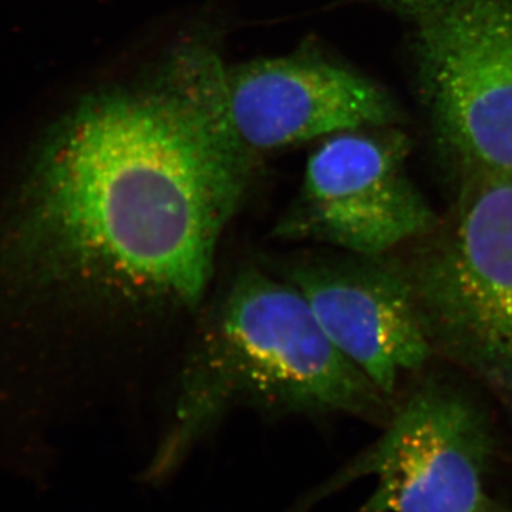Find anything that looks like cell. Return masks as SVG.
I'll return each mask as SVG.
<instances>
[{
	"label": "cell",
	"instance_id": "277c9868",
	"mask_svg": "<svg viewBox=\"0 0 512 512\" xmlns=\"http://www.w3.org/2000/svg\"><path fill=\"white\" fill-rule=\"evenodd\" d=\"M375 443L286 512H306L362 478L375 481L356 512H477L488 500L497 431L487 403L464 380L427 375Z\"/></svg>",
	"mask_w": 512,
	"mask_h": 512
},
{
	"label": "cell",
	"instance_id": "30bf717a",
	"mask_svg": "<svg viewBox=\"0 0 512 512\" xmlns=\"http://www.w3.org/2000/svg\"><path fill=\"white\" fill-rule=\"evenodd\" d=\"M477 512H512L511 508L505 507V505L497 503L494 500H488Z\"/></svg>",
	"mask_w": 512,
	"mask_h": 512
},
{
	"label": "cell",
	"instance_id": "52a82bcc",
	"mask_svg": "<svg viewBox=\"0 0 512 512\" xmlns=\"http://www.w3.org/2000/svg\"><path fill=\"white\" fill-rule=\"evenodd\" d=\"M278 274L302 292L336 348L389 399L397 400L404 377L436 357L409 285L386 256L323 248L289 259Z\"/></svg>",
	"mask_w": 512,
	"mask_h": 512
},
{
	"label": "cell",
	"instance_id": "6da1fadb",
	"mask_svg": "<svg viewBox=\"0 0 512 512\" xmlns=\"http://www.w3.org/2000/svg\"><path fill=\"white\" fill-rule=\"evenodd\" d=\"M225 79L211 43L185 40L64 117L0 217V329L120 365L194 328L259 160Z\"/></svg>",
	"mask_w": 512,
	"mask_h": 512
},
{
	"label": "cell",
	"instance_id": "3957f363",
	"mask_svg": "<svg viewBox=\"0 0 512 512\" xmlns=\"http://www.w3.org/2000/svg\"><path fill=\"white\" fill-rule=\"evenodd\" d=\"M434 356L512 404V175L463 171L448 210L384 255Z\"/></svg>",
	"mask_w": 512,
	"mask_h": 512
},
{
	"label": "cell",
	"instance_id": "7a4b0ae2",
	"mask_svg": "<svg viewBox=\"0 0 512 512\" xmlns=\"http://www.w3.org/2000/svg\"><path fill=\"white\" fill-rule=\"evenodd\" d=\"M394 404L336 348L295 285L245 266L208 299L191 330L170 421L144 480H167L237 409L345 414L383 426Z\"/></svg>",
	"mask_w": 512,
	"mask_h": 512
},
{
	"label": "cell",
	"instance_id": "5b68a950",
	"mask_svg": "<svg viewBox=\"0 0 512 512\" xmlns=\"http://www.w3.org/2000/svg\"><path fill=\"white\" fill-rule=\"evenodd\" d=\"M421 90L458 173L512 175V0H453L417 16Z\"/></svg>",
	"mask_w": 512,
	"mask_h": 512
},
{
	"label": "cell",
	"instance_id": "9c48e42d",
	"mask_svg": "<svg viewBox=\"0 0 512 512\" xmlns=\"http://www.w3.org/2000/svg\"><path fill=\"white\" fill-rule=\"evenodd\" d=\"M394 2L407 12L420 16L430 10L440 8L446 3L453 2V0H394Z\"/></svg>",
	"mask_w": 512,
	"mask_h": 512
},
{
	"label": "cell",
	"instance_id": "8992f818",
	"mask_svg": "<svg viewBox=\"0 0 512 512\" xmlns=\"http://www.w3.org/2000/svg\"><path fill=\"white\" fill-rule=\"evenodd\" d=\"M410 140L393 127L325 138L272 235L349 254L382 256L426 234L439 214L407 174Z\"/></svg>",
	"mask_w": 512,
	"mask_h": 512
},
{
	"label": "cell",
	"instance_id": "ba28073f",
	"mask_svg": "<svg viewBox=\"0 0 512 512\" xmlns=\"http://www.w3.org/2000/svg\"><path fill=\"white\" fill-rule=\"evenodd\" d=\"M227 104L238 137L258 157L403 119L376 83L312 50L227 66Z\"/></svg>",
	"mask_w": 512,
	"mask_h": 512
}]
</instances>
